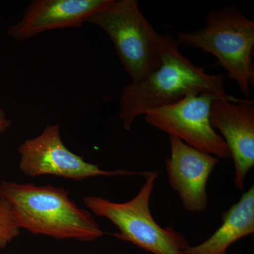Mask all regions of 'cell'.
<instances>
[{
    "instance_id": "obj_11",
    "label": "cell",
    "mask_w": 254,
    "mask_h": 254,
    "mask_svg": "<svg viewBox=\"0 0 254 254\" xmlns=\"http://www.w3.org/2000/svg\"><path fill=\"white\" fill-rule=\"evenodd\" d=\"M222 223L213 235L200 245L190 247L186 254H226L229 247L254 232V186L249 189L226 212Z\"/></svg>"
},
{
    "instance_id": "obj_10",
    "label": "cell",
    "mask_w": 254,
    "mask_h": 254,
    "mask_svg": "<svg viewBox=\"0 0 254 254\" xmlns=\"http://www.w3.org/2000/svg\"><path fill=\"white\" fill-rule=\"evenodd\" d=\"M113 0H34L22 18L7 29L16 41L55 29L81 27L87 20L104 9Z\"/></svg>"
},
{
    "instance_id": "obj_8",
    "label": "cell",
    "mask_w": 254,
    "mask_h": 254,
    "mask_svg": "<svg viewBox=\"0 0 254 254\" xmlns=\"http://www.w3.org/2000/svg\"><path fill=\"white\" fill-rule=\"evenodd\" d=\"M254 103L250 99L214 98L210 123L220 132L235 168V183L245 190L247 174L254 166Z\"/></svg>"
},
{
    "instance_id": "obj_3",
    "label": "cell",
    "mask_w": 254,
    "mask_h": 254,
    "mask_svg": "<svg viewBox=\"0 0 254 254\" xmlns=\"http://www.w3.org/2000/svg\"><path fill=\"white\" fill-rule=\"evenodd\" d=\"M204 21L200 29L179 33L177 43L214 55L246 99H250L254 83V21L235 4L211 10Z\"/></svg>"
},
{
    "instance_id": "obj_5",
    "label": "cell",
    "mask_w": 254,
    "mask_h": 254,
    "mask_svg": "<svg viewBox=\"0 0 254 254\" xmlns=\"http://www.w3.org/2000/svg\"><path fill=\"white\" fill-rule=\"evenodd\" d=\"M86 22L109 36L131 81L141 79L158 66L168 35L155 31L136 0H113Z\"/></svg>"
},
{
    "instance_id": "obj_2",
    "label": "cell",
    "mask_w": 254,
    "mask_h": 254,
    "mask_svg": "<svg viewBox=\"0 0 254 254\" xmlns=\"http://www.w3.org/2000/svg\"><path fill=\"white\" fill-rule=\"evenodd\" d=\"M0 196L9 203L18 228L33 235L93 242L105 234L89 211L70 199L65 189L2 181Z\"/></svg>"
},
{
    "instance_id": "obj_9",
    "label": "cell",
    "mask_w": 254,
    "mask_h": 254,
    "mask_svg": "<svg viewBox=\"0 0 254 254\" xmlns=\"http://www.w3.org/2000/svg\"><path fill=\"white\" fill-rule=\"evenodd\" d=\"M170 157L165 161L169 183L178 193L184 208L200 213L208 205L207 184L219 158L170 136Z\"/></svg>"
},
{
    "instance_id": "obj_6",
    "label": "cell",
    "mask_w": 254,
    "mask_h": 254,
    "mask_svg": "<svg viewBox=\"0 0 254 254\" xmlns=\"http://www.w3.org/2000/svg\"><path fill=\"white\" fill-rule=\"evenodd\" d=\"M215 98L210 93L187 95L173 104L147 112L145 122L195 149L218 158H231L226 143L210 123V108Z\"/></svg>"
},
{
    "instance_id": "obj_13",
    "label": "cell",
    "mask_w": 254,
    "mask_h": 254,
    "mask_svg": "<svg viewBox=\"0 0 254 254\" xmlns=\"http://www.w3.org/2000/svg\"><path fill=\"white\" fill-rule=\"evenodd\" d=\"M11 120L8 118L7 115L2 108H0V134L4 133L11 127Z\"/></svg>"
},
{
    "instance_id": "obj_12",
    "label": "cell",
    "mask_w": 254,
    "mask_h": 254,
    "mask_svg": "<svg viewBox=\"0 0 254 254\" xmlns=\"http://www.w3.org/2000/svg\"><path fill=\"white\" fill-rule=\"evenodd\" d=\"M20 233L21 230L15 223L9 203L0 196V249L6 248Z\"/></svg>"
},
{
    "instance_id": "obj_1",
    "label": "cell",
    "mask_w": 254,
    "mask_h": 254,
    "mask_svg": "<svg viewBox=\"0 0 254 254\" xmlns=\"http://www.w3.org/2000/svg\"><path fill=\"white\" fill-rule=\"evenodd\" d=\"M202 93L235 99L225 91L223 75L210 74L194 64L180 52L176 39L168 35L158 66L141 79L124 86L119 118L124 128L130 131L134 120L147 112Z\"/></svg>"
},
{
    "instance_id": "obj_7",
    "label": "cell",
    "mask_w": 254,
    "mask_h": 254,
    "mask_svg": "<svg viewBox=\"0 0 254 254\" xmlns=\"http://www.w3.org/2000/svg\"><path fill=\"white\" fill-rule=\"evenodd\" d=\"M18 151L21 155L20 170L29 177L55 175L82 181L98 176H144L146 173L125 170H104L98 165L85 161L83 157L75 154L64 144L58 124L47 125L39 136L23 142Z\"/></svg>"
},
{
    "instance_id": "obj_4",
    "label": "cell",
    "mask_w": 254,
    "mask_h": 254,
    "mask_svg": "<svg viewBox=\"0 0 254 254\" xmlns=\"http://www.w3.org/2000/svg\"><path fill=\"white\" fill-rule=\"evenodd\" d=\"M159 171L146 172L145 182L134 198L118 203L100 196L83 198L91 213L109 220L119 230L115 236L153 254H186L190 247L182 234L173 227H162L150 209V200Z\"/></svg>"
}]
</instances>
